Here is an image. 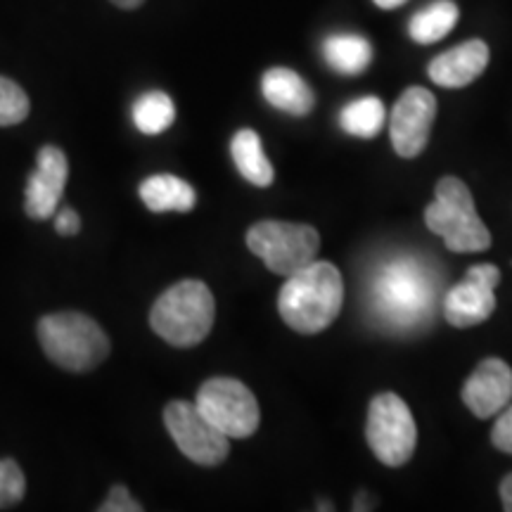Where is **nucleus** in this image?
<instances>
[{
	"mask_svg": "<svg viewBox=\"0 0 512 512\" xmlns=\"http://www.w3.org/2000/svg\"><path fill=\"white\" fill-rule=\"evenodd\" d=\"M458 17L460 10L453 0H437V3L420 10L418 15H413L408 34H411L415 43L430 46V43H437L451 34V29L458 24Z\"/></svg>",
	"mask_w": 512,
	"mask_h": 512,
	"instance_id": "nucleus-19",
	"label": "nucleus"
},
{
	"mask_svg": "<svg viewBox=\"0 0 512 512\" xmlns=\"http://www.w3.org/2000/svg\"><path fill=\"white\" fill-rule=\"evenodd\" d=\"M114 5H117V8H121V10H136V8H140V5L145 3V0H112Z\"/></svg>",
	"mask_w": 512,
	"mask_h": 512,
	"instance_id": "nucleus-28",
	"label": "nucleus"
},
{
	"mask_svg": "<svg viewBox=\"0 0 512 512\" xmlns=\"http://www.w3.org/2000/svg\"><path fill=\"white\" fill-rule=\"evenodd\" d=\"M425 223L451 252H484L491 247V233L477 216L472 192L456 176L437 183L434 202L425 209Z\"/></svg>",
	"mask_w": 512,
	"mask_h": 512,
	"instance_id": "nucleus-5",
	"label": "nucleus"
},
{
	"mask_svg": "<svg viewBox=\"0 0 512 512\" xmlns=\"http://www.w3.org/2000/svg\"><path fill=\"white\" fill-rule=\"evenodd\" d=\"M67 176L69 162L64 152L55 145H43L38 152L34 174L29 176L27 195H24V209L31 219H53L57 204L62 200L64 185H67Z\"/></svg>",
	"mask_w": 512,
	"mask_h": 512,
	"instance_id": "nucleus-12",
	"label": "nucleus"
},
{
	"mask_svg": "<svg viewBox=\"0 0 512 512\" xmlns=\"http://www.w3.org/2000/svg\"><path fill=\"white\" fill-rule=\"evenodd\" d=\"M434 117H437V98L427 88H408L396 100L392 121H389L396 155L403 159L418 157L430 140Z\"/></svg>",
	"mask_w": 512,
	"mask_h": 512,
	"instance_id": "nucleus-11",
	"label": "nucleus"
},
{
	"mask_svg": "<svg viewBox=\"0 0 512 512\" xmlns=\"http://www.w3.org/2000/svg\"><path fill=\"white\" fill-rule=\"evenodd\" d=\"M176 107L174 100L162 91H150L140 95L133 105V124L145 136H159L166 128L174 124Z\"/></svg>",
	"mask_w": 512,
	"mask_h": 512,
	"instance_id": "nucleus-20",
	"label": "nucleus"
},
{
	"mask_svg": "<svg viewBox=\"0 0 512 512\" xmlns=\"http://www.w3.org/2000/svg\"><path fill=\"white\" fill-rule=\"evenodd\" d=\"M98 510L100 512H140L143 510V505L131 496V491H128L124 484H117L112 486V491L107 494V498L102 501Z\"/></svg>",
	"mask_w": 512,
	"mask_h": 512,
	"instance_id": "nucleus-24",
	"label": "nucleus"
},
{
	"mask_svg": "<svg viewBox=\"0 0 512 512\" xmlns=\"http://www.w3.org/2000/svg\"><path fill=\"white\" fill-rule=\"evenodd\" d=\"M214 294L202 280H181L157 299L150 325L171 347L190 349L204 342L214 328Z\"/></svg>",
	"mask_w": 512,
	"mask_h": 512,
	"instance_id": "nucleus-3",
	"label": "nucleus"
},
{
	"mask_svg": "<svg viewBox=\"0 0 512 512\" xmlns=\"http://www.w3.org/2000/svg\"><path fill=\"white\" fill-rule=\"evenodd\" d=\"M195 406L228 439H247L259 430V403L247 384L233 377H211L197 392Z\"/></svg>",
	"mask_w": 512,
	"mask_h": 512,
	"instance_id": "nucleus-8",
	"label": "nucleus"
},
{
	"mask_svg": "<svg viewBox=\"0 0 512 512\" xmlns=\"http://www.w3.org/2000/svg\"><path fill=\"white\" fill-rule=\"evenodd\" d=\"M373 3L377 5V8H382V10H396V8H401V5L406 3V0H373Z\"/></svg>",
	"mask_w": 512,
	"mask_h": 512,
	"instance_id": "nucleus-29",
	"label": "nucleus"
},
{
	"mask_svg": "<svg viewBox=\"0 0 512 512\" xmlns=\"http://www.w3.org/2000/svg\"><path fill=\"white\" fill-rule=\"evenodd\" d=\"M230 155H233V162L245 181L256 185V188H268L273 183V166L268 162L264 147H261V138L252 128H242L235 133L230 140Z\"/></svg>",
	"mask_w": 512,
	"mask_h": 512,
	"instance_id": "nucleus-17",
	"label": "nucleus"
},
{
	"mask_svg": "<svg viewBox=\"0 0 512 512\" xmlns=\"http://www.w3.org/2000/svg\"><path fill=\"white\" fill-rule=\"evenodd\" d=\"M501 271L491 264L467 268L463 283H458L444 297V316L456 328H475L496 311V285Z\"/></svg>",
	"mask_w": 512,
	"mask_h": 512,
	"instance_id": "nucleus-10",
	"label": "nucleus"
},
{
	"mask_svg": "<svg viewBox=\"0 0 512 512\" xmlns=\"http://www.w3.org/2000/svg\"><path fill=\"white\" fill-rule=\"evenodd\" d=\"M27 494V479L12 458L0 460V510L12 508Z\"/></svg>",
	"mask_w": 512,
	"mask_h": 512,
	"instance_id": "nucleus-23",
	"label": "nucleus"
},
{
	"mask_svg": "<svg viewBox=\"0 0 512 512\" xmlns=\"http://www.w3.org/2000/svg\"><path fill=\"white\" fill-rule=\"evenodd\" d=\"M441 290V275L418 256L384 261L370 283V306L389 330L411 332L432 316Z\"/></svg>",
	"mask_w": 512,
	"mask_h": 512,
	"instance_id": "nucleus-1",
	"label": "nucleus"
},
{
	"mask_svg": "<svg viewBox=\"0 0 512 512\" xmlns=\"http://www.w3.org/2000/svg\"><path fill=\"white\" fill-rule=\"evenodd\" d=\"M261 93H264L268 105L292 114V117H306L316 105L309 83L287 67L268 69L261 79Z\"/></svg>",
	"mask_w": 512,
	"mask_h": 512,
	"instance_id": "nucleus-15",
	"label": "nucleus"
},
{
	"mask_svg": "<svg viewBox=\"0 0 512 512\" xmlns=\"http://www.w3.org/2000/svg\"><path fill=\"white\" fill-rule=\"evenodd\" d=\"M463 401L477 418H494L512 401V370L501 358H486L467 377Z\"/></svg>",
	"mask_w": 512,
	"mask_h": 512,
	"instance_id": "nucleus-13",
	"label": "nucleus"
},
{
	"mask_svg": "<svg viewBox=\"0 0 512 512\" xmlns=\"http://www.w3.org/2000/svg\"><path fill=\"white\" fill-rule=\"evenodd\" d=\"M344 304L342 275L328 261L309 266L285 278L278 294V311L292 330L316 335L335 323Z\"/></svg>",
	"mask_w": 512,
	"mask_h": 512,
	"instance_id": "nucleus-2",
	"label": "nucleus"
},
{
	"mask_svg": "<svg viewBox=\"0 0 512 512\" xmlns=\"http://www.w3.org/2000/svg\"><path fill=\"white\" fill-rule=\"evenodd\" d=\"M29 117V98L22 86L0 76V126L22 124Z\"/></svg>",
	"mask_w": 512,
	"mask_h": 512,
	"instance_id": "nucleus-22",
	"label": "nucleus"
},
{
	"mask_svg": "<svg viewBox=\"0 0 512 512\" xmlns=\"http://www.w3.org/2000/svg\"><path fill=\"white\" fill-rule=\"evenodd\" d=\"M366 439L382 465L401 467L411 460L418 444V427L401 396L384 392L370 401Z\"/></svg>",
	"mask_w": 512,
	"mask_h": 512,
	"instance_id": "nucleus-7",
	"label": "nucleus"
},
{
	"mask_svg": "<svg viewBox=\"0 0 512 512\" xmlns=\"http://www.w3.org/2000/svg\"><path fill=\"white\" fill-rule=\"evenodd\" d=\"M323 57L335 72L356 76L368 69L373 60V48L358 34H332L323 43Z\"/></svg>",
	"mask_w": 512,
	"mask_h": 512,
	"instance_id": "nucleus-18",
	"label": "nucleus"
},
{
	"mask_svg": "<svg viewBox=\"0 0 512 512\" xmlns=\"http://www.w3.org/2000/svg\"><path fill=\"white\" fill-rule=\"evenodd\" d=\"M247 247L264 261L268 271L290 278L316 261L320 235L306 223L259 221L249 228Z\"/></svg>",
	"mask_w": 512,
	"mask_h": 512,
	"instance_id": "nucleus-6",
	"label": "nucleus"
},
{
	"mask_svg": "<svg viewBox=\"0 0 512 512\" xmlns=\"http://www.w3.org/2000/svg\"><path fill=\"white\" fill-rule=\"evenodd\" d=\"M164 425L176 441L178 451L192 463L216 467L228 458L230 439L204 418L195 403L171 401L164 408Z\"/></svg>",
	"mask_w": 512,
	"mask_h": 512,
	"instance_id": "nucleus-9",
	"label": "nucleus"
},
{
	"mask_svg": "<svg viewBox=\"0 0 512 512\" xmlns=\"http://www.w3.org/2000/svg\"><path fill=\"white\" fill-rule=\"evenodd\" d=\"M339 126L356 138H375L384 126V105L380 98H361L349 102L339 112Z\"/></svg>",
	"mask_w": 512,
	"mask_h": 512,
	"instance_id": "nucleus-21",
	"label": "nucleus"
},
{
	"mask_svg": "<svg viewBox=\"0 0 512 512\" xmlns=\"http://www.w3.org/2000/svg\"><path fill=\"white\" fill-rule=\"evenodd\" d=\"M489 64V48L484 41H465L446 50L430 62V79L444 88H465L479 79Z\"/></svg>",
	"mask_w": 512,
	"mask_h": 512,
	"instance_id": "nucleus-14",
	"label": "nucleus"
},
{
	"mask_svg": "<svg viewBox=\"0 0 512 512\" xmlns=\"http://www.w3.org/2000/svg\"><path fill=\"white\" fill-rule=\"evenodd\" d=\"M501 501H503V510L512 512V475H508L501 482Z\"/></svg>",
	"mask_w": 512,
	"mask_h": 512,
	"instance_id": "nucleus-27",
	"label": "nucleus"
},
{
	"mask_svg": "<svg viewBox=\"0 0 512 512\" xmlns=\"http://www.w3.org/2000/svg\"><path fill=\"white\" fill-rule=\"evenodd\" d=\"M38 342L50 361L69 373H88L110 356L105 330L86 313L76 311L43 316L38 323Z\"/></svg>",
	"mask_w": 512,
	"mask_h": 512,
	"instance_id": "nucleus-4",
	"label": "nucleus"
},
{
	"mask_svg": "<svg viewBox=\"0 0 512 512\" xmlns=\"http://www.w3.org/2000/svg\"><path fill=\"white\" fill-rule=\"evenodd\" d=\"M491 444H494L498 451L510 453L512 456V406H505L501 418L496 420L494 430H491Z\"/></svg>",
	"mask_w": 512,
	"mask_h": 512,
	"instance_id": "nucleus-25",
	"label": "nucleus"
},
{
	"mask_svg": "<svg viewBox=\"0 0 512 512\" xmlns=\"http://www.w3.org/2000/svg\"><path fill=\"white\" fill-rule=\"evenodd\" d=\"M140 200L155 214H166V211H178L188 214L195 209L197 195L188 181L178 176H150L140 183Z\"/></svg>",
	"mask_w": 512,
	"mask_h": 512,
	"instance_id": "nucleus-16",
	"label": "nucleus"
},
{
	"mask_svg": "<svg viewBox=\"0 0 512 512\" xmlns=\"http://www.w3.org/2000/svg\"><path fill=\"white\" fill-rule=\"evenodd\" d=\"M55 228L64 238H72L81 230V219L74 209H62L55 214Z\"/></svg>",
	"mask_w": 512,
	"mask_h": 512,
	"instance_id": "nucleus-26",
	"label": "nucleus"
}]
</instances>
